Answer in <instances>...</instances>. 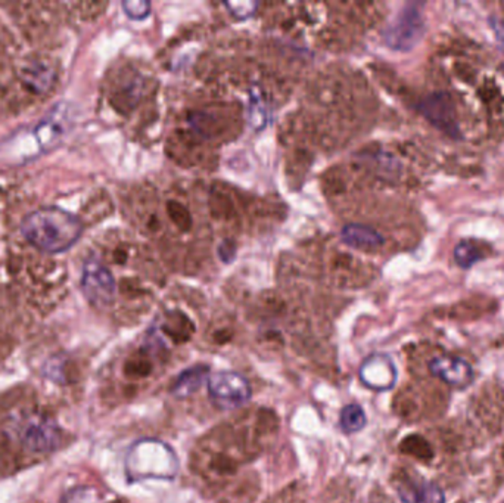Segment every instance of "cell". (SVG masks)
<instances>
[{"mask_svg":"<svg viewBox=\"0 0 504 503\" xmlns=\"http://www.w3.org/2000/svg\"><path fill=\"white\" fill-rule=\"evenodd\" d=\"M276 431L277 418L272 411L239 416L202 438L192 452V469L210 483L226 480L258 457Z\"/></svg>","mask_w":504,"mask_h":503,"instance_id":"obj_1","label":"cell"},{"mask_svg":"<svg viewBox=\"0 0 504 503\" xmlns=\"http://www.w3.org/2000/svg\"><path fill=\"white\" fill-rule=\"evenodd\" d=\"M21 232L36 248L57 254L67 252L80 240L83 226L73 214L47 207L28 214L21 225Z\"/></svg>","mask_w":504,"mask_h":503,"instance_id":"obj_2","label":"cell"},{"mask_svg":"<svg viewBox=\"0 0 504 503\" xmlns=\"http://www.w3.org/2000/svg\"><path fill=\"white\" fill-rule=\"evenodd\" d=\"M450 405L448 387L432 376H417L401 388L394 400L396 415L408 422L439 418Z\"/></svg>","mask_w":504,"mask_h":503,"instance_id":"obj_3","label":"cell"},{"mask_svg":"<svg viewBox=\"0 0 504 503\" xmlns=\"http://www.w3.org/2000/svg\"><path fill=\"white\" fill-rule=\"evenodd\" d=\"M14 437L31 453H49L58 449L61 431L54 419L43 415H27L11 426Z\"/></svg>","mask_w":504,"mask_h":503,"instance_id":"obj_4","label":"cell"},{"mask_svg":"<svg viewBox=\"0 0 504 503\" xmlns=\"http://www.w3.org/2000/svg\"><path fill=\"white\" fill-rule=\"evenodd\" d=\"M208 395L220 409H236L251 399V385L247 378L236 372H216L208 375Z\"/></svg>","mask_w":504,"mask_h":503,"instance_id":"obj_5","label":"cell"},{"mask_svg":"<svg viewBox=\"0 0 504 503\" xmlns=\"http://www.w3.org/2000/svg\"><path fill=\"white\" fill-rule=\"evenodd\" d=\"M470 411L485 433L496 436L504 430V393L497 384L489 383L475 395Z\"/></svg>","mask_w":504,"mask_h":503,"instance_id":"obj_6","label":"cell"},{"mask_svg":"<svg viewBox=\"0 0 504 503\" xmlns=\"http://www.w3.org/2000/svg\"><path fill=\"white\" fill-rule=\"evenodd\" d=\"M427 374L450 388H466L474 383L475 372L462 357L455 354H436L427 364Z\"/></svg>","mask_w":504,"mask_h":503,"instance_id":"obj_7","label":"cell"},{"mask_svg":"<svg viewBox=\"0 0 504 503\" xmlns=\"http://www.w3.org/2000/svg\"><path fill=\"white\" fill-rule=\"evenodd\" d=\"M81 288L86 298L97 307H108L116 295V281L111 272L97 259L86 262Z\"/></svg>","mask_w":504,"mask_h":503,"instance_id":"obj_8","label":"cell"},{"mask_svg":"<svg viewBox=\"0 0 504 503\" xmlns=\"http://www.w3.org/2000/svg\"><path fill=\"white\" fill-rule=\"evenodd\" d=\"M394 488L405 503H444V495L415 471L400 469L393 477Z\"/></svg>","mask_w":504,"mask_h":503,"instance_id":"obj_9","label":"cell"},{"mask_svg":"<svg viewBox=\"0 0 504 503\" xmlns=\"http://www.w3.org/2000/svg\"><path fill=\"white\" fill-rule=\"evenodd\" d=\"M424 33V18L415 6H408L386 31V40L394 49H410Z\"/></svg>","mask_w":504,"mask_h":503,"instance_id":"obj_10","label":"cell"},{"mask_svg":"<svg viewBox=\"0 0 504 503\" xmlns=\"http://www.w3.org/2000/svg\"><path fill=\"white\" fill-rule=\"evenodd\" d=\"M420 111L434 126L451 136L458 135L455 108L444 93H434L420 102Z\"/></svg>","mask_w":504,"mask_h":503,"instance_id":"obj_11","label":"cell"},{"mask_svg":"<svg viewBox=\"0 0 504 503\" xmlns=\"http://www.w3.org/2000/svg\"><path fill=\"white\" fill-rule=\"evenodd\" d=\"M360 376L369 387L386 390V388L393 387L396 374L393 362L388 357L375 356L363 364Z\"/></svg>","mask_w":504,"mask_h":503,"instance_id":"obj_12","label":"cell"},{"mask_svg":"<svg viewBox=\"0 0 504 503\" xmlns=\"http://www.w3.org/2000/svg\"><path fill=\"white\" fill-rule=\"evenodd\" d=\"M343 240L346 245L363 250L375 252L384 245V238L374 228L365 225H346L343 229Z\"/></svg>","mask_w":504,"mask_h":503,"instance_id":"obj_13","label":"cell"},{"mask_svg":"<svg viewBox=\"0 0 504 503\" xmlns=\"http://www.w3.org/2000/svg\"><path fill=\"white\" fill-rule=\"evenodd\" d=\"M208 380V368L205 366H195L181 372L178 380L174 381L173 391L174 395L178 397H188L193 395L195 391L202 387V384Z\"/></svg>","mask_w":504,"mask_h":503,"instance_id":"obj_14","label":"cell"},{"mask_svg":"<svg viewBox=\"0 0 504 503\" xmlns=\"http://www.w3.org/2000/svg\"><path fill=\"white\" fill-rule=\"evenodd\" d=\"M162 331L169 335L174 343H185L193 333L192 322L186 318L185 314L173 312L167 316Z\"/></svg>","mask_w":504,"mask_h":503,"instance_id":"obj_15","label":"cell"},{"mask_svg":"<svg viewBox=\"0 0 504 503\" xmlns=\"http://www.w3.org/2000/svg\"><path fill=\"white\" fill-rule=\"evenodd\" d=\"M400 450L420 462H431L434 457H436V452H434L431 443L427 442V438L422 437L419 434L407 436L401 442Z\"/></svg>","mask_w":504,"mask_h":503,"instance_id":"obj_16","label":"cell"},{"mask_svg":"<svg viewBox=\"0 0 504 503\" xmlns=\"http://www.w3.org/2000/svg\"><path fill=\"white\" fill-rule=\"evenodd\" d=\"M154 371L155 362L147 352H136L124 366V374L131 380H147Z\"/></svg>","mask_w":504,"mask_h":503,"instance_id":"obj_17","label":"cell"},{"mask_svg":"<svg viewBox=\"0 0 504 503\" xmlns=\"http://www.w3.org/2000/svg\"><path fill=\"white\" fill-rule=\"evenodd\" d=\"M487 250H489V248H484V245H482L481 242H477V241H462V242L456 247L455 259L458 266L469 269V267L478 263L479 260L484 259L485 254H487V252H485Z\"/></svg>","mask_w":504,"mask_h":503,"instance_id":"obj_18","label":"cell"},{"mask_svg":"<svg viewBox=\"0 0 504 503\" xmlns=\"http://www.w3.org/2000/svg\"><path fill=\"white\" fill-rule=\"evenodd\" d=\"M341 428L344 433L355 434L362 431L367 424L366 414L358 405H348L341 412Z\"/></svg>","mask_w":504,"mask_h":503,"instance_id":"obj_19","label":"cell"},{"mask_svg":"<svg viewBox=\"0 0 504 503\" xmlns=\"http://www.w3.org/2000/svg\"><path fill=\"white\" fill-rule=\"evenodd\" d=\"M167 213H169L170 221H173V225L183 232L189 231L192 226V216L181 202L173 201V200L167 202Z\"/></svg>","mask_w":504,"mask_h":503,"instance_id":"obj_20","label":"cell"},{"mask_svg":"<svg viewBox=\"0 0 504 503\" xmlns=\"http://www.w3.org/2000/svg\"><path fill=\"white\" fill-rule=\"evenodd\" d=\"M304 488H301V484H293L279 495H274L266 503H304Z\"/></svg>","mask_w":504,"mask_h":503,"instance_id":"obj_21","label":"cell"},{"mask_svg":"<svg viewBox=\"0 0 504 503\" xmlns=\"http://www.w3.org/2000/svg\"><path fill=\"white\" fill-rule=\"evenodd\" d=\"M123 8L133 20H143L149 15L150 5L142 0H130V2H124Z\"/></svg>","mask_w":504,"mask_h":503,"instance_id":"obj_22","label":"cell"},{"mask_svg":"<svg viewBox=\"0 0 504 503\" xmlns=\"http://www.w3.org/2000/svg\"><path fill=\"white\" fill-rule=\"evenodd\" d=\"M257 6L258 4H255V2H228L226 4V8L238 20H247V18H250L254 14Z\"/></svg>","mask_w":504,"mask_h":503,"instance_id":"obj_23","label":"cell"}]
</instances>
